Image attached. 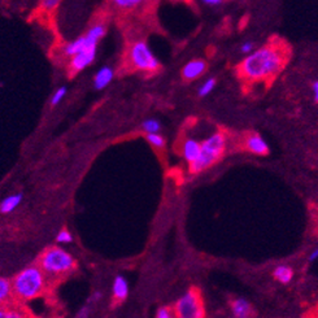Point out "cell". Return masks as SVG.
Returning a JSON list of instances; mask_svg holds the SVG:
<instances>
[{"mask_svg":"<svg viewBox=\"0 0 318 318\" xmlns=\"http://www.w3.org/2000/svg\"><path fill=\"white\" fill-rule=\"evenodd\" d=\"M287 53L278 44H266L247 55L239 65V73L247 81L273 78L285 67Z\"/></svg>","mask_w":318,"mask_h":318,"instance_id":"6da1fadb","label":"cell"},{"mask_svg":"<svg viewBox=\"0 0 318 318\" xmlns=\"http://www.w3.org/2000/svg\"><path fill=\"white\" fill-rule=\"evenodd\" d=\"M47 277L39 265H31L21 270L12 281L13 295L22 302L38 298L46 290Z\"/></svg>","mask_w":318,"mask_h":318,"instance_id":"7a4b0ae2","label":"cell"},{"mask_svg":"<svg viewBox=\"0 0 318 318\" xmlns=\"http://www.w3.org/2000/svg\"><path fill=\"white\" fill-rule=\"evenodd\" d=\"M226 148V138L222 133H214L202 142V148L198 159L190 165V172L193 174L208 169L214 163H217L223 155Z\"/></svg>","mask_w":318,"mask_h":318,"instance_id":"3957f363","label":"cell"},{"mask_svg":"<svg viewBox=\"0 0 318 318\" xmlns=\"http://www.w3.org/2000/svg\"><path fill=\"white\" fill-rule=\"evenodd\" d=\"M39 266L46 277H59L73 272L77 266L76 260L69 252L60 247H51L40 256Z\"/></svg>","mask_w":318,"mask_h":318,"instance_id":"277c9868","label":"cell"},{"mask_svg":"<svg viewBox=\"0 0 318 318\" xmlns=\"http://www.w3.org/2000/svg\"><path fill=\"white\" fill-rule=\"evenodd\" d=\"M106 33V23L98 22L90 27L86 33L72 40L64 46V55L68 57H73L81 51L85 50H98V44L104 38Z\"/></svg>","mask_w":318,"mask_h":318,"instance_id":"5b68a950","label":"cell"},{"mask_svg":"<svg viewBox=\"0 0 318 318\" xmlns=\"http://www.w3.org/2000/svg\"><path fill=\"white\" fill-rule=\"evenodd\" d=\"M129 61L139 72L155 73L160 69V61L144 40H136L130 46Z\"/></svg>","mask_w":318,"mask_h":318,"instance_id":"8992f818","label":"cell"},{"mask_svg":"<svg viewBox=\"0 0 318 318\" xmlns=\"http://www.w3.org/2000/svg\"><path fill=\"white\" fill-rule=\"evenodd\" d=\"M176 316L179 318H202L206 315L202 296L196 290H189L174 305Z\"/></svg>","mask_w":318,"mask_h":318,"instance_id":"52a82bcc","label":"cell"},{"mask_svg":"<svg viewBox=\"0 0 318 318\" xmlns=\"http://www.w3.org/2000/svg\"><path fill=\"white\" fill-rule=\"evenodd\" d=\"M97 57V50H85L70 57L69 61V72L70 74H78L80 72L86 69L95 61Z\"/></svg>","mask_w":318,"mask_h":318,"instance_id":"ba28073f","label":"cell"},{"mask_svg":"<svg viewBox=\"0 0 318 318\" xmlns=\"http://www.w3.org/2000/svg\"><path fill=\"white\" fill-rule=\"evenodd\" d=\"M207 63L202 59L191 60L182 69V77L186 81H194L206 73Z\"/></svg>","mask_w":318,"mask_h":318,"instance_id":"9c48e42d","label":"cell"},{"mask_svg":"<svg viewBox=\"0 0 318 318\" xmlns=\"http://www.w3.org/2000/svg\"><path fill=\"white\" fill-rule=\"evenodd\" d=\"M245 148L253 155H266L269 153L268 143L259 134H251L245 138Z\"/></svg>","mask_w":318,"mask_h":318,"instance_id":"30bf717a","label":"cell"},{"mask_svg":"<svg viewBox=\"0 0 318 318\" xmlns=\"http://www.w3.org/2000/svg\"><path fill=\"white\" fill-rule=\"evenodd\" d=\"M230 308H231L232 316L236 318H248L255 315V311L252 308L251 303L243 298L234 299Z\"/></svg>","mask_w":318,"mask_h":318,"instance_id":"8fae6325","label":"cell"},{"mask_svg":"<svg viewBox=\"0 0 318 318\" xmlns=\"http://www.w3.org/2000/svg\"><path fill=\"white\" fill-rule=\"evenodd\" d=\"M113 298L117 303L125 302L127 296H129V282L126 281L123 275H117L112 286Z\"/></svg>","mask_w":318,"mask_h":318,"instance_id":"7c38bea8","label":"cell"},{"mask_svg":"<svg viewBox=\"0 0 318 318\" xmlns=\"http://www.w3.org/2000/svg\"><path fill=\"white\" fill-rule=\"evenodd\" d=\"M200 148H202V143L200 142L193 139V138L186 139L185 142H183L182 146L183 159L189 164H191L193 161H195V160L198 159V156H199L200 153Z\"/></svg>","mask_w":318,"mask_h":318,"instance_id":"4fadbf2b","label":"cell"},{"mask_svg":"<svg viewBox=\"0 0 318 318\" xmlns=\"http://www.w3.org/2000/svg\"><path fill=\"white\" fill-rule=\"evenodd\" d=\"M113 78H114V70L113 68L106 65V67L100 68L94 77V86L97 90L106 89L112 82Z\"/></svg>","mask_w":318,"mask_h":318,"instance_id":"5bb4252c","label":"cell"},{"mask_svg":"<svg viewBox=\"0 0 318 318\" xmlns=\"http://www.w3.org/2000/svg\"><path fill=\"white\" fill-rule=\"evenodd\" d=\"M22 202V194H13V195L7 196L5 199L0 202V213L8 214V213L13 212L17 207L20 206Z\"/></svg>","mask_w":318,"mask_h":318,"instance_id":"9a60e30c","label":"cell"},{"mask_svg":"<svg viewBox=\"0 0 318 318\" xmlns=\"http://www.w3.org/2000/svg\"><path fill=\"white\" fill-rule=\"evenodd\" d=\"M273 277L282 285H289L294 278V270L287 265H279L274 269Z\"/></svg>","mask_w":318,"mask_h":318,"instance_id":"2e32d148","label":"cell"},{"mask_svg":"<svg viewBox=\"0 0 318 318\" xmlns=\"http://www.w3.org/2000/svg\"><path fill=\"white\" fill-rule=\"evenodd\" d=\"M13 295V285L7 278H0V304L7 303Z\"/></svg>","mask_w":318,"mask_h":318,"instance_id":"e0dca14e","label":"cell"},{"mask_svg":"<svg viewBox=\"0 0 318 318\" xmlns=\"http://www.w3.org/2000/svg\"><path fill=\"white\" fill-rule=\"evenodd\" d=\"M110 3L114 7L119 8V9H135V8L140 7L142 4H144L147 0H109Z\"/></svg>","mask_w":318,"mask_h":318,"instance_id":"ac0fdd59","label":"cell"},{"mask_svg":"<svg viewBox=\"0 0 318 318\" xmlns=\"http://www.w3.org/2000/svg\"><path fill=\"white\" fill-rule=\"evenodd\" d=\"M140 129L146 134L160 133V131H161V123H160V121H157V119L155 118H147L142 122Z\"/></svg>","mask_w":318,"mask_h":318,"instance_id":"d6986e66","label":"cell"},{"mask_svg":"<svg viewBox=\"0 0 318 318\" xmlns=\"http://www.w3.org/2000/svg\"><path fill=\"white\" fill-rule=\"evenodd\" d=\"M215 85H217L215 78H208V80L204 81V82L202 83V86L199 87V90H198V95H199L200 98H206L207 95H209V94L212 93L213 90H214Z\"/></svg>","mask_w":318,"mask_h":318,"instance_id":"ffe728a7","label":"cell"},{"mask_svg":"<svg viewBox=\"0 0 318 318\" xmlns=\"http://www.w3.org/2000/svg\"><path fill=\"white\" fill-rule=\"evenodd\" d=\"M146 139L156 148H164L165 147V138L160 133L146 134Z\"/></svg>","mask_w":318,"mask_h":318,"instance_id":"44dd1931","label":"cell"},{"mask_svg":"<svg viewBox=\"0 0 318 318\" xmlns=\"http://www.w3.org/2000/svg\"><path fill=\"white\" fill-rule=\"evenodd\" d=\"M67 94H68V89L65 86L57 89L56 91L53 93L52 98H51V106H57V104L61 103V102L64 100V98L67 97Z\"/></svg>","mask_w":318,"mask_h":318,"instance_id":"7402d4cb","label":"cell"},{"mask_svg":"<svg viewBox=\"0 0 318 318\" xmlns=\"http://www.w3.org/2000/svg\"><path fill=\"white\" fill-rule=\"evenodd\" d=\"M56 242L61 243V244H69L73 242V235L68 229L60 230L59 234L56 235Z\"/></svg>","mask_w":318,"mask_h":318,"instance_id":"603a6c76","label":"cell"},{"mask_svg":"<svg viewBox=\"0 0 318 318\" xmlns=\"http://www.w3.org/2000/svg\"><path fill=\"white\" fill-rule=\"evenodd\" d=\"M61 0H40V8L46 12H53L59 8Z\"/></svg>","mask_w":318,"mask_h":318,"instance_id":"cb8c5ba5","label":"cell"},{"mask_svg":"<svg viewBox=\"0 0 318 318\" xmlns=\"http://www.w3.org/2000/svg\"><path fill=\"white\" fill-rule=\"evenodd\" d=\"M174 316H176L174 308H170V307H161L156 312V317L157 318H172Z\"/></svg>","mask_w":318,"mask_h":318,"instance_id":"d4e9b609","label":"cell"},{"mask_svg":"<svg viewBox=\"0 0 318 318\" xmlns=\"http://www.w3.org/2000/svg\"><path fill=\"white\" fill-rule=\"evenodd\" d=\"M25 317L22 312L20 311H8V309L0 308V318H21Z\"/></svg>","mask_w":318,"mask_h":318,"instance_id":"484cf974","label":"cell"},{"mask_svg":"<svg viewBox=\"0 0 318 318\" xmlns=\"http://www.w3.org/2000/svg\"><path fill=\"white\" fill-rule=\"evenodd\" d=\"M90 315H91V309H90L89 305H85V307H82V308L80 309V311L77 312V318H87L90 317Z\"/></svg>","mask_w":318,"mask_h":318,"instance_id":"4316f807","label":"cell"},{"mask_svg":"<svg viewBox=\"0 0 318 318\" xmlns=\"http://www.w3.org/2000/svg\"><path fill=\"white\" fill-rule=\"evenodd\" d=\"M253 48H255V44L252 43V42H244V43L240 46V52L242 53H251L252 51H253Z\"/></svg>","mask_w":318,"mask_h":318,"instance_id":"83f0119b","label":"cell"},{"mask_svg":"<svg viewBox=\"0 0 318 318\" xmlns=\"http://www.w3.org/2000/svg\"><path fill=\"white\" fill-rule=\"evenodd\" d=\"M203 3L207 4V5H211V7H215V5H219V4L223 1V0H202Z\"/></svg>","mask_w":318,"mask_h":318,"instance_id":"f1b7e54d","label":"cell"},{"mask_svg":"<svg viewBox=\"0 0 318 318\" xmlns=\"http://www.w3.org/2000/svg\"><path fill=\"white\" fill-rule=\"evenodd\" d=\"M312 93H313V98L318 103V81H316L313 85H312Z\"/></svg>","mask_w":318,"mask_h":318,"instance_id":"f546056e","label":"cell"},{"mask_svg":"<svg viewBox=\"0 0 318 318\" xmlns=\"http://www.w3.org/2000/svg\"><path fill=\"white\" fill-rule=\"evenodd\" d=\"M318 259V248H316L315 251L312 252L311 255H309V261H316Z\"/></svg>","mask_w":318,"mask_h":318,"instance_id":"4dcf8cb0","label":"cell"},{"mask_svg":"<svg viewBox=\"0 0 318 318\" xmlns=\"http://www.w3.org/2000/svg\"><path fill=\"white\" fill-rule=\"evenodd\" d=\"M102 296H103V295H102V292H99V291L95 292V294H94V296H93V300H94V302H99L100 299H102Z\"/></svg>","mask_w":318,"mask_h":318,"instance_id":"1f68e13d","label":"cell"}]
</instances>
